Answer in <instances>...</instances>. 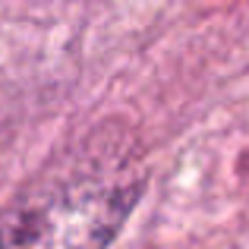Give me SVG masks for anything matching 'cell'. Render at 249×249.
<instances>
[{"label": "cell", "mask_w": 249, "mask_h": 249, "mask_svg": "<svg viewBox=\"0 0 249 249\" xmlns=\"http://www.w3.org/2000/svg\"><path fill=\"white\" fill-rule=\"evenodd\" d=\"M145 189L126 136L98 133L63 148L0 212V249H107Z\"/></svg>", "instance_id": "obj_1"}]
</instances>
